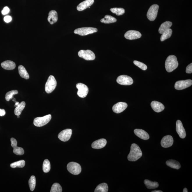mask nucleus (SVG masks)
I'll return each mask as SVG.
<instances>
[{
  "instance_id": "obj_1",
  "label": "nucleus",
  "mask_w": 192,
  "mask_h": 192,
  "mask_svg": "<svg viewBox=\"0 0 192 192\" xmlns=\"http://www.w3.org/2000/svg\"><path fill=\"white\" fill-rule=\"evenodd\" d=\"M141 150L138 145L135 143H133L131 145L130 152L128 155L127 158L129 161H135L142 156Z\"/></svg>"
},
{
  "instance_id": "obj_2",
  "label": "nucleus",
  "mask_w": 192,
  "mask_h": 192,
  "mask_svg": "<svg viewBox=\"0 0 192 192\" xmlns=\"http://www.w3.org/2000/svg\"><path fill=\"white\" fill-rule=\"evenodd\" d=\"M179 65L177 58L175 56L170 55L166 58L165 62V68L168 72H171L176 69Z\"/></svg>"
},
{
  "instance_id": "obj_3",
  "label": "nucleus",
  "mask_w": 192,
  "mask_h": 192,
  "mask_svg": "<svg viewBox=\"0 0 192 192\" xmlns=\"http://www.w3.org/2000/svg\"><path fill=\"white\" fill-rule=\"evenodd\" d=\"M57 81L54 76H50L48 78L45 86V90L48 94L51 93L56 88Z\"/></svg>"
},
{
  "instance_id": "obj_4",
  "label": "nucleus",
  "mask_w": 192,
  "mask_h": 192,
  "mask_svg": "<svg viewBox=\"0 0 192 192\" xmlns=\"http://www.w3.org/2000/svg\"><path fill=\"white\" fill-rule=\"evenodd\" d=\"M51 115L50 114L46 116L38 117L35 118L33 120V124L37 127H41L45 125L50 121L51 119Z\"/></svg>"
},
{
  "instance_id": "obj_5",
  "label": "nucleus",
  "mask_w": 192,
  "mask_h": 192,
  "mask_svg": "<svg viewBox=\"0 0 192 192\" xmlns=\"http://www.w3.org/2000/svg\"><path fill=\"white\" fill-rule=\"evenodd\" d=\"M97 31L98 30L97 28L91 27H84L76 29L74 30V33L83 36L96 33Z\"/></svg>"
},
{
  "instance_id": "obj_6",
  "label": "nucleus",
  "mask_w": 192,
  "mask_h": 192,
  "mask_svg": "<svg viewBox=\"0 0 192 192\" xmlns=\"http://www.w3.org/2000/svg\"><path fill=\"white\" fill-rule=\"evenodd\" d=\"M67 169L70 173L74 175H77L81 173V166L78 163L71 162L68 163L67 166Z\"/></svg>"
},
{
  "instance_id": "obj_7",
  "label": "nucleus",
  "mask_w": 192,
  "mask_h": 192,
  "mask_svg": "<svg viewBox=\"0 0 192 192\" xmlns=\"http://www.w3.org/2000/svg\"><path fill=\"white\" fill-rule=\"evenodd\" d=\"M159 6L157 4H153L150 7L147 12V18L151 21H153L156 19L157 15Z\"/></svg>"
},
{
  "instance_id": "obj_8",
  "label": "nucleus",
  "mask_w": 192,
  "mask_h": 192,
  "mask_svg": "<svg viewBox=\"0 0 192 192\" xmlns=\"http://www.w3.org/2000/svg\"><path fill=\"white\" fill-rule=\"evenodd\" d=\"M78 55L80 57L87 61L95 60V56L94 53L90 50H81L78 53Z\"/></svg>"
},
{
  "instance_id": "obj_9",
  "label": "nucleus",
  "mask_w": 192,
  "mask_h": 192,
  "mask_svg": "<svg viewBox=\"0 0 192 192\" xmlns=\"http://www.w3.org/2000/svg\"><path fill=\"white\" fill-rule=\"evenodd\" d=\"M76 88L78 89L77 95L79 97L84 98L87 96L89 89L85 84L82 83H78L76 85Z\"/></svg>"
},
{
  "instance_id": "obj_10",
  "label": "nucleus",
  "mask_w": 192,
  "mask_h": 192,
  "mask_svg": "<svg viewBox=\"0 0 192 192\" xmlns=\"http://www.w3.org/2000/svg\"><path fill=\"white\" fill-rule=\"evenodd\" d=\"M118 84L124 86H129L134 83L132 78L126 75H121L118 77L116 80Z\"/></svg>"
},
{
  "instance_id": "obj_11",
  "label": "nucleus",
  "mask_w": 192,
  "mask_h": 192,
  "mask_svg": "<svg viewBox=\"0 0 192 192\" xmlns=\"http://www.w3.org/2000/svg\"><path fill=\"white\" fill-rule=\"evenodd\" d=\"M192 84V81L191 79L182 80L177 81L175 84V89L177 90H182L190 87Z\"/></svg>"
},
{
  "instance_id": "obj_12",
  "label": "nucleus",
  "mask_w": 192,
  "mask_h": 192,
  "mask_svg": "<svg viewBox=\"0 0 192 192\" xmlns=\"http://www.w3.org/2000/svg\"><path fill=\"white\" fill-rule=\"evenodd\" d=\"M72 131L70 129H66L61 132L58 134V138L63 142H67L70 138Z\"/></svg>"
},
{
  "instance_id": "obj_13",
  "label": "nucleus",
  "mask_w": 192,
  "mask_h": 192,
  "mask_svg": "<svg viewBox=\"0 0 192 192\" xmlns=\"http://www.w3.org/2000/svg\"><path fill=\"white\" fill-rule=\"evenodd\" d=\"M126 39L130 40L138 39L141 37L142 35L140 32L131 30L126 32L124 35Z\"/></svg>"
},
{
  "instance_id": "obj_14",
  "label": "nucleus",
  "mask_w": 192,
  "mask_h": 192,
  "mask_svg": "<svg viewBox=\"0 0 192 192\" xmlns=\"http://www.w3.org/2000/svg\"><path fill=\"white\" fill-rule=\"evenodd\" d=\"M174 140L170 135L165 136L161 141V145L163 148H167L172 146Z\"/></svg>"
},
{
  "instance_id": "obj_15",
  "label": "nucleus",
  "mask_w": 192,
  "mask_h": 192,
  "mask_svg": "<svg viewBox=\"0 0 192 192\" xmlns=\"http://www.w3.org/2000/svg\"><path fill=\"white\" fill-rule=\"evenodd\" d=\"M127 104L125 102H119L115 104L113 107V110L114 113H119L124 111L127 108Z\"/></svg>"
},
{
  "instance_id": "obj_16",
  "label": "nucleus",
  "mask_w": 192,
  "mask_h": 192,
  "mask_svg": "<svg viewBox=\"0 0 192 192\" xmlns=\"http://www.w3.org/2000/svg\"><path fill=\"white\" fill-rule=\"evenodd\" d=\"M176 131L179 137L182 138H184L186 136L185 130L182 125V122L178 120L176 122Z\"/></svg>"
},
{
  "instance_id": "obj_17",
  "label": "nucleus",
  "mask_w": 192,
  "mask_h": 192,
  "mask_svg": "<svg viewBox=\"0 0 192 192\" xmlns=\"http://www.w3.org/2000/svg\"><path fill=\"white\" fill-rule=\"evenodd\" d=\"M107 141L105 139L102 138L96 140L93 142L92 145V148L96 149H100L105 146Z\"/></svg>"
},
{
  "instance_id": "obj_18",
  "label": "nucleus",
  "mask_w": 192,
  "mask_h": 192,
  "mask_svg": "<svg viewBox=\"0 0 192 192\" xmlns=\"http://www.w3.org/2000/svg\"><path fill=\"white\" fill-rule=\"evenodd\" d=\"M94 3V0H86L78 5L77 6V10L79 11L84 10L92 6Z\"/></svg>"
},
{
  "instance_id": "obj_19",
  "label": "nucleus",
  "mask_w": 192,
  "mask_h": 192,
  "mask_svg": "<svg viewBox=\"0 0 192 192\" xmlns=\"http://www.w3.org/2000/svg\"><path fill=\"white\" fill-rule=\"evenodd\" d=\"M134 132L136 136L142 140H147L150 138L149 134L143 129H134Z\"/></svg>"
},
{
  "instance_id": "obj_20",
  "label": "nucleus",
  "mask_w": 192,
  "mask_h": 192,
  "mask_svg": "<svg viewBox=\"0 0 192 192\" xmlns=\"http://www.w3.org/2000/svg\"><path fill=\"white\" fill-rule=\"evenodd\" d=\"M150 105L154 111L157 113H159V112L163 111L164 109V105L161 102L156 101L152 102Z\"/></svg>"
},
{
  "instance_id": "obj_21",
  "label": "nucleus",
  "mask_w": 192,
  "mask_h": 192,
  "mask_svg": "<svg viewBox=\"0 0 192 192\" xmlns=\"http://www.w3.org/2000/svg\"><path fill=\"white\" fill-rule=\"evenodd\" d=\"M1 66L5 70H12L15 69L16 65L12 61L8 60L5 61L1 64Z\"/></svg>"
},
{
  "instance_id": "obj_22",
  "label": "nucleus",
  "mask_w": 192,
  "mask_h": 192,
  "mask_svg": "<svg viewBox=\"0 0 192 192\" xmlns=\"http://www.w3.org/2000/svg\"><path fill=\"white\" fill-rule=\"evenodd\" d=\"M47 20L51 24L57 22L58 20V14L56 11L54 10H51L49 12Z\"/></svg>"
},
{
  "instance_id": "obj_23",
  "label": "nucleus",
  "mask_w": 192,
  "mask_h": 192,
  "mask_svg": "<svg viewBox=\"0 0 192 192\" xmlns=\"http://www.w3.org/2000/svg\"><path fill=\"white\" fill-rule=\"evenodd\" d=\"M172 25V23L170 22L166 21L163 22L159 27V33L160 34H162L168 29L170 28Z\"/></svg>"
},
{
  "instance_id": "obj_24",
  "label": "nucleus",
  "mask_w": 192,
  "mask_h": 192,
  "mask_svg": "<svg viewBox=\"0 0 192 192\" xmlns=\"http://www.w3.org/2000/svg\"><path fill=\"white\" fill-rule=\"evenodd\" d=\"M166 165L169 166V167L176 169H179L181 167L180 163L178 161L170 159L166 161Z\"/></svg>"
},
{
  "instance_id": "obj_25",
  "label": "nucleus",
  "mask_w": 192,
  "mask_h": 192,
  "mask_svg": "<svg viewBox=\"0 0 192 192\" xmlns=\"http://www.w3.org/2000/svg\"><path fill=\"white\" fill-rule=\"evenodd\" d=\"M18 68L19 74L21 77L26 79H28L29 78V75L23 65H19Z\"/></svg>"
},
{
  "instance_id": "obj_26",
  "label": "nucleus",
  "mask_w": 192,
  "mask_h": 192,
  "mask_svg": "<svg viewBox=\"0 0 192 192\" xmlns=\"http://www.w3.org/2000/svg\"><path fill=\"white\" fill-rule=\"evenodd\" d=\"M144 184L148 189H154L159 186V184L157 182H153L151 181L145 179L144 180Z\"/></svg>"
},
{
  "instance_id": "obj_27",
  "label": "nucleus",
  "mask_w": 192,
  "mask_h": 192,
  "mask_svg": "<svg viewBox=\"0 0 192 192\" xmlns=\"http://www.w3.org/2000/svg\"><path fill=\"white\" fill-rule=\"evenodd\" d=\"M100 22L105 24L113 23L116 22L117 19L111 15H106L104 18L100 20Z\"/></svg>"
},
{
  "instance_id": "obj_28",
  "label": "nucleus",
  "mask_w": 192,
  "mask_h": 192,
  "mask_svg": "<svg viewBox=\"0 0 192 192\" xmlns=\"http://www.w3.org/2000/svg\"><path fill=\"white\" fill-rule=\"evenodd\" d=\"M25 102H22L19 103L18 105L16 107L14 110V113L16 115L19 116L21 114L22 110L24 109L25 106Z\"/></svg>"
},
{
  "instance_id": "obj_29",
  "label": "nucleus",
  "mask_w": 192,
  "mask_h": 192,
  "mask_svg": "<svg viewBox=\"0 0 192 192\" xmlns=\"http://www.w3.org/2000/svg\"><path fill=\"white\" fill-rule=\"evenodd\" d=\"M108 191V184L106 183H102L99 185L95 190V192H107Z\"/></svg>"
},
{
  "instance_id": "obj_30",
  "label": "nucleus",
  "mask_w": 192,
  "mask_h": 192,
  "mask_svg": "<svg viewBox=\"0 0 192 192\" xmlns=\"http://www.w3.org/2000/svg\"><path fill=\"white\" fill-rule=\"evenodd\" d=\"M172 33V30L171 29H168L167 30L163 33L161 37V41H163L170 37Z\"/></svg>"
},
{
  "instance_id": "obj_31",
  "label": "nucleus",
  "mask_w": 192,
  "mask_h": 192,
  "mask_svg": "<svg viewBox=\"0 0 192 192\" xmlns=\"http://www.w3.org/2000/svg\"><path fill=\"white\" fill-rule=\"evenodd\" d=\"M25 161L23 160H22L12 163L10 164V166L11 168H23L25 166Z\"/></svg>"
},
{
  "instance_id": "obj_32",
  "label": "nucleus",
  "mask_w": 192,
  "mask_h": 192,
  "mask_svg": "<svg viewBox=\"0 0 192 192\" xmlns=\"http://www.w3.org/2000/svg\"><path fill=\"white\" fill-rule=\"evenodd\" d=\"M51 169V164L49 160H44L43 164V170L45 173L49 172Z\"/></svg>"
},
{
  "instance_id": "obj_33",
  "label": "nucleus",
  "mask_w": 192,
  "mask_h": 192,
  "mask_svg": "<svg viewBox=\"0 0 192 192\" xmlns=\"http://www.w3.org/2000/svg\"><path fill=\"white\" fill-rule=\"evenodd\" d=\"M29 186L31 191L34 190L36 186V180L34 176H32L29 181Z\"/></svg>"
},
{
  "instance_id": "obj_34",
  "label": "nucleus",
  "mask_w": 192,
  "mask_h": 192,
  "mask_svg": "<svg viewBox=\"0 0 192 192\" xmlns=\"http://www.w3.org/2000/svg\"><path fill=\"white\" fill-rule=\"evenodd\" d=\"M110 10L113 13L115 14L118 16L122 15L125 13V9L122 8H113L110 9Z\"/></svg>"
},
{
  "instance_id": "obj_35",
  "label": "nucleus",
  "mask_w": 192,
  "mask_h": 192,
  "mask_svg": "<svg viewBox=\"0 0 192 192\" xmlns=\"http://www.w3.org/2000/svg\"><path fill=\"white\" fill-rule=\"evenodd\" d=\"M18 93V91L17 90H12L6 93V100L9 102L10 100L13 98V96Z\"/></svg>"
},
{
  "instance_id": "obj_36",
  "label": "nucleus",
  "mask_w": 192,
  "mask_h": 192,
  "mask_svg": "<svg viewBox=\"0 0 192 192\" xmlns=\"http://www.w3.org/2000/svg\"><path fill=\"white\" fill-rule=\"evenodd\" d=\"M62 188L60 184L55 183L53 184L51 189V192H62Z\"/></svg>"
},
{
  "instance_id": "obj_37",
  "label": "nucleus",
  "mask_w": 192,
  "mask_h": 192,
  "mask_svg": "<svg viewBox=\"0 0 192 192\" xmlns=\"http://www.w3.org/2000/svg\"><path fill=\"white\" fill-rule=\"evenodd\" d=\"M13 150V152L16 155H19V156H21L24 154V151L23 148L21 147H18L17 146L14 147Z\"/></svg>"
},
{
  "instance_id": "obj_38",
  "label": "nucleus",
  "mask_w": 192,
  "mask_h": 192,
  "mask_svg": "<svg viewBox=\"0 0 192 192\" xmlns=\"http://www.w3.org/2000/svg\"><path fill=\"white\" fill-rule=\"evenodd\" d=\"M134 63L135 65L138 67L139 68L141 69L142 70H145L147 68V66L145 64L137 61H134Z\"/></svg>"
},
{
  "instance_id": "obj_39",
  "label": "nucleus",
  "mask_w": 192,
  "mask_h": 192,
  "mask_svg": "<svg viewBox=\"0 0 192 192\" xmlns=\"http://www.w3.org/2000/svg\"><path fill=\"white\" fill-rule=\"evenodd\" d=\"M186 72L187 73H192V63H190L187 66Z\"/></svg>"
},
{
  "instance_id": "obj_40",
  "label": "nucleus",
  "mask_w": 192,
  "mask_h": 192,
  "mask_svg": "<svg viewBox=\"0 0 192 192\" xmlns=\"http://www.w3.org/2000/svg\"><path fill=\"white\" fill-rule=\"evenodd\" d=\"M10 141L11 142V145H12L13 148L17 146V141L16 139L14 138H12L10 139Z\"/></svg>"
},
{
  "instance_id": "obj_41",
  "label": "nucleus",
  "mask_w": 192,
  "mask_h": 192,
  "mask_svg": "<svg viewBox=\"0 0 192 192\" xmlns=\"http://www.w3.org/2000/svg\"><path fill=\"white\" fill-rule=\"evenodd\" d=\"M9 12L10 9L9 8L7 7V6H6L3 9L1 13H2L3 15H5L8 13Z\"/></svg>"
},
{
  "instance_id": "obj_42",
  "label": "nucleus",
  "mask_w": 192,
  "mask_h": 192,
  "mask_svg": "<svg viewBox=\"0 0 192 192\" xmlns=\"http://www.w3.org/2000/svg\"><path fill=\"white\" fill-rule=\"evenodd\" d=\"M4 20L6 22L9 23V22H10L12 20V17L10 16H6L5 17H4Z\"/></svg>"
},
{
  "instance_id": "obj_43",
  "label": "nucleus",
  "mask_w": 192,
  "mask_h": 192,
  "mask_svg": "<svg viewBox=\"0 0 192 192\" xmlns=\"http://www.w3.org/2000/svg\"><path fill=\"white\" fill-rule=\"evenodd\" d=\"M5 110L3 109H0V116H3L6 114Z\"/></svg>"
},
{
  "instance_id": "obj_44",
  "label": "nucleus",
  "mask_w": 192,
  "mask_h": 192,
  "mask_svg": "<svg viewBox=\"0 0 192 192\" xmlns=\"http://www.w3.org/2000/svg\"><path fill=\"white\" fill-rule=\"evenodd\" d=\"M152 192H163L161 190H154V191H152Z\"/></svg>"
},
{
  "instance_id": "obj_45",
  "label": "nucleus",
  "mask_w": 192,
  "mask_h": 192,
  "mask_svg": "<svg viewBox=\"0 0 192 192\" xmlns=\"http://www.w3.org/2000/svg\"><path fill=\"white\" fill-rule=\"evenodd\" d=\"M183 192H188V190H187V189L186 188H184L183 190Z\"/></svg>"
},
{
  "instance_id": "obj_46",
  "label": "nucleus",
  "mask_w": 192,
  "mask_h": 192,
  "mask_svg": "<svg viewBox=\"0 0 192 192\" xmlns=\"http://www.w3.org/2000/svg\"><path fill=\"white\" fill-rule=\"evenodd\" d=\"M15 102V106H17L19 104V102Z\"/></svg>"
},
{
  "instance_id": "obj_47",
  "label": "nucleus",
  "mask_w": 192,
  "mask_h": 192,
  "mask_svg": "<svg viewBox=\"0 0 192 192\" xmlns=\"http://www.w3.org/2000/svg\"><path fill=\"white\" fill-rule=\"evenodd\" d=\"M20 118V116H17V118Z\"/></svg>"
}]
</instances>
